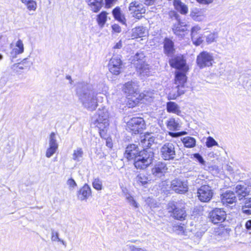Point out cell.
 <instances>
[{"label":"cell","mask_w":251,"mask_h":251,"mask_svg":"<svg viewBox=\"0 0 251 251\" xmlns=\"http://www.w3.org/2000/svg\"><path fill=\"white\" fill-rule=\"evenodd\" d=\"M76 90L84 107L90 111H95L97 107V98L91 85L86 83H79L76 85Z\"/></svg>","instance_id":"1"},{"label":"cell","mask_w":251,"mask_h":251,"mask_svg":"<svg viewBox=\"0 0 251 251\" xmlns=\"http://www.w3.org/2000/svg\"><path fill=\"white\" fill-rule=\"evenodd\" d=\"M93 123L100 132L101 136H105L109 124L108 111L105 108L99 109L93 118Z\"/></svg>","instance_id":"2"},{"label":"cell","mask_w":251,"mask_h":251,"mask_svg":"<svg viewBox=\"0 0 251 251\" xmlns=\"http://www.w3.org/2000/svg\"><path fill=\"white\" fill-rule=\"evenodd\" d=\"M154 155L153 152L144 150L140 152L135 158V167L137 169L143 170L150 166L153 162Z\"/></svg>","instance_id":"3"},{"label":"cell","mask_w":251,"mask_h":251,"mask_svg":"<svg viewBox=\"0 0 251 251\" xmlns=\"http://www.w3.org/2000/svg\"><path fill=\"white\" fill-rule=\"evenodd\" d=\"M168 209L171 216L176 220L183 221L186 218L185 208L181 202H170L168 204Z\"/></svg>","instance_id":"4"},{"label":"cell","mask_w":251,"mask_h":251,"mask_svg":"<svg viewBox=\"0 0 251 251\" xmlns=\"http://www.w3.org/2000/svg\"><path fill=\"white\" fill-rule=\"evenodd\" d=\"M136 70L138 73L144 76H148L150 73V68L148 64L144 60V55L141 54H137L133 59Z\"/></svg>","instance_id":"5"},{"label":"cell","mask_w":251,"mask_h":251,"mask_svg":"<svg viewBox=\"0 0 251 251\" xmlns=\"http://www.w3.org/2000/svg\"><path fill=\"white\" fill-rule=\"evenodd\" d=\"M127 127L132 133L140 134L145 129V122L142 118L136 117L131 119L127 123Z\"/></svg>","instance_id":"6"},{"label":"cell","mask_w":251,"mask_h":251,"mask_svg":"<svg viewBox=\"0 0 251 251\" xmlns=\"http://www.w3.org/2000/svg\"><path fill=\"white\" fill-rule=\"evenodd\" d=\"M169 64L172 68L180 70L181 73L186 72L188 70V66L186 64V59L183 55H178L171 58Z\"/></svg>","instance_id":"7"},{"label":"cell","mask_w":251,"mask_h":251,"mask_svg":"<svg viewBox=\"0 0 251 251\" xmlns=\"http://www.w3.org/2000/svg\"><path fill=\"white\" fill-rule=\"evenodd\" d=\"M213 56L207 52L200 53L197 57V64L200 68L208 67L213 65Z\"/></svg>","instance_id":"8"},{"label":"cell","mask_w":251,"mask_h":251,"mask_svg":"<svg viewBox=\"0 0 251 251\" xmlns=\"http://www.w3.org/2000/svg\"><path fill=\"white\" fill-rule=\"evenodd\" d=\"M129 10L133 17L137 19L143 17L145 14L146 10L142 4L137 2H133L130 4Z\"/></svg>","instance_id":"9"},{"label":"cell","mask_w":251,"mask_h":251,"mask_svg":"<svg viewBox=\"0 0 251 251\" xmlns=\"http://www.w3.org/2000/svg\"><path fill=\"white\" fill-rule=\"evenodd\" d=\"M227 214L222 209L216 208L209 213V218L213 223L217 224L223 223L226 220Z\"/></svg>","instance_id":"10"},{"label":"cell","mask_w":251,"mask_h":251,"mask_svg":"<svg viewBox=\"0 0 251 251\" xmlns=\"http://www.w3.org/2000/svg\"><path fill=\"white\" fill-rule=\"evenodd\" d=\"M123 90L125 94L130 97L132 98L138 95L140 87L136 82L130 81L124 84Z\"/></svg>","instance_id":"11"},{"label":"cell","mask_w":251,"mask_h":251,"mask_svg":"<svg viewBox=\"0 0 251 251\" xmlns=\"http://www.w3.org/2000/svg\"><path fill=\"white\" fill-rule=\"evenodd\" d=\"M171 187L173 190L179 194H185L188 190V185L185 180L176 179L173 180Z\"/></svg>","instance_id":"12"},{"label":"cell","mask_w":251,"mask_h":251,"mask_svg":"<svg viewBox=\"0 0 251 251\" xmlns=\"http://www.w3.org/2000/svg\"><path fill=\"white\" fill-rule=\"evenodd\" d=\"M213 191L212 188L208 185H204L200 188L198 191V197L202 202L207 203L212 199Z\"/></svg>","instance_id":"13"},{"label":"cell","mask_w":251,"mask_h":251,"mask_svg":"<svg viewBox=\"0 0 251 251\" xmlns=\"http://www.w3.org/2000/svg\"><path fill=\"white\" fill-rule=\"evenodd\" d=\"M221 198L223 204L226 207L232 208L236 205L237 198L233 192L227 191L221 195Z\"/></svg>","instance_id":"14"},{"label":"cell","mask_w":251,"mask_h":251,"mask_svg":"<svg viewBox=\"0 0 251 251\" xmlns=\"http://www.w3.org/2000/svg\"><path fill=\"white\" fill-rule=\"evenodd\" d=\"M123 63L118 57L112 58L109 61L108 68L110 72L114 75H118L121 72Z\"/></svg>","instance_id":"15"},{"label":"cell","mask_w":251,"mask_h":251,"mask_svg":"<svg viewBox=\"0 0 251 251\" xmlns=\"http://www.w3.org/2000/svg\"><path fill=\"white\" fill-rule=\"evenodd\" d=\"M161 156L166 160H173L175 156L174 147L171 143H166L161 150Z\"/></svg>","instance_id":"16"},{"label":"cell","mask_w":251,"mask_h":251,"mask_svg":"<svg viewBox=\"0 0 251 251\" xmlns=\"http://www.w3.org/2000/svg\"><path fill=\"white\" fill-rule=\"evenodd\" d=\"M155 141V137L151 133H143L140 137L139 142L142 148L147 150L150 148Z\"/></svg>","instance_id":"17"},{"label":"cell","mask_w":251,"mask_h":251,"mask_svg":"<svg viewBox=\"0 0 251 251\" xmlns=\"http://www.w3.org/2000/svg\"><path fill=\"white\" fill-rule=\"evenodd\" d=\"M172 30L177 36L183 38L188 34V26L184 23L180 22L173 26Z\"/></svg>","instance_id":"18"},{"label":"cell","mask_w":251,"mask_h":251,"mask_svg":"<svg viewBox=\"0 0 251 251\" xmlns=\"http://www.w3.org/2000/svg\"><path fill=\"white\" fill-rule=\"evenodd\" d=\"M49 148L46 152V156L48 158L54 155L57 151L58 148V145L56 140L55 133L52 132L50 135L49 141Z\"/></svg>","instance_id":"19"},{"label":"cell","mask_w":251,"mask_h":251,"mask_svg":"<svg viewBox=\"0 0 251 251\" xmlns=\"http://www.w3.org/2000/svg\"><path fill=\"white\" fill-rule=\"evenodd\" d=\"M139 153L140 150L137 146L135 144H130L126 149L125 156L128 160H131L135 159Z\"/></svg>","instance_id":"20"},{"label":"cell","mask_w":251,"mask_h":251,"mask_svg":"<svg viewBox=\"0 0 251 251\" xmlns=\"http://www.w3.org/2000/svg\"><path fill=\"white\" fill-rule=\"evenodd\" d=\"M201 28L198 26H194L191 30V39L194 44L198 46L203 42V35L199 34Z\"/></svg>","instance_id":"21"},{"label":"cell","mask_w":251,"mask_h":251,"mask_svg":"<svg viewBox=\"0 0 251 251\" xmlns=\"http://www.w3.org/2000/svg\"><path fill=\"white\" fill-rule=\"evenodd\" d=\"M167 170V166L163 162H159L153 167L152 173L156 177L160 178L165 174Z\"/></svg>","instance_id":"22"},{"label":"cell","mask_w":251,"mask_h":251,"mask_svg":"<svg viewBox=\"0 0 251 251\" xmlns=\"http://www.w3.org/2000/svg\"><path fill=\"white\" fill-rule=\"evenodd\" d=\"M164 52L167 57H172L174 55L175 50L174 42L170 39L165 38L164 42Z\"/></svg>","instance_id":"23"},{"label":"cell","mask_w":251,"mask_h":251,"mask_svg":"<svg viewBox=\"0 0 251 251\" xmlns=\"http://www.w3.org/2000/svg\"><path fill=\"white\" fill-rule=\"evenodd\" d=\"M148 34V31L144 26H137L134 28L132 32V36L133 38H138L145 37Z\"/></svg>","instance_id":"24"},{"label":"cell","mask_w":251,"mask_h":251,"mask_svg":"<svg viewBox=\"0 0 251 251\" xmlns=\"http://www.w3.org/2000/svg\"><path fill=\"white\" fill-rule=\"evenodd\" d=\"M91 195V191L89 186L87 184H85L79 190L78 192V194L79 199L82 201L86 200L88 199Z\"/></svg>","instance_id":"25"},{"label":"cell","mask_w":251,"mask_h":251,"mask_svg":"<svg viewBox=\"0 0 251 251\" xmlns=\"http://www.w3.org/2000/svg\"><path fill=\"white\" fill-rule=\"evenodd\" d=\"M236 191L237 196L241 200L246 198L250 193L247 187L243 185H237L236 188Z\"/></svg>","instance_id":"26"},{"label":"cell","mask_w":251,"mask_h":251,"mask_svg":"<svg viewBox=\"0 0 251 251\" xmlns=\"http://www.w3.org/2000/svg\"><path fill=\"white\" fill-rule=\"evenodd\" d=\"M190 15L194 20L197 22H201L203 21L205 17L204 10L202 9L197 8L192 10Z\"/></svg>","instance_id":"27"},{"label":"cell","mask_w":251,"mask_h":251,"mask_svg":"<svg viewBox=\"0 0 251 251\" xmlns=\"http://www.w3.org/2000/svg\"><path fill=\"white\" fill-rule=\"evenodd\" d=\"M30 61L28 59H25L21 62L19 63L16 64L12 66L13 69L18 73H23L26 71L30 68Z\"/></svg>","instance_id":"28"},{"label":"cell","mask_w":251,"mask_h":251,"mask_svg":"<svg viewBox=\"0 0 251 251\" xmlns=\"http://www.w3.org/2000/svg\"><path fill=\"white\" fill-rule=\"evenodd\" d=\"M188 81V77L185 74L178 72L175 78V83L179 87H184Z\"/></svg>","instance_id":"29"},{"label":"cell","mask_w":251,"mask_h":251,"mask_svg":"<svg viewBox=\"0 0 251 251\" xmlns=\"http://www.w3.org/2000/svg\"><path fill=\"white\" fill-rule=\"evenodd\" d=\"M167 126L168 129L172 131H176L181 127V123L179 120L175 118H170L167 122Z\"/></svg>","instance_id":"30"},{"label":"cell","mask_w":251,"mask_h":251,"mask_svg":"<svg viewBox=\"0 0 251 251\" xmlns=\"http://www.w3.org/2000/svg\"><path fill=\"white\" fill-rule=\"evenodd\" d=\"M175 9L181 14L185 15L188 13V6L180 1H175L173 2Z\"/></svg>","instance_id":"31"},{"label":"cell","mask_w":251,"mask_h":251,"mask_svg":"<svg viewBox=\"0 0 251 251\" xmlns=\"http://www.w3.org/2000/svg\"><path fill=\"white\" fill-rule=\"evenodd\" d=\"M113 16L116 20L124 25H126V21L123 13L119 7H116L112 11Z\"/></svg>","instance_id":"32"},{"label":"cell","mask_w":251,"mask_h":251,"mask_svg":"<svg viewBox=\"0 0 251 251\" xmlns=\"http://www.w3.org/2000/svg\"><path fill=\"white\" fill-rule=\"evenodd\" d=\"M87 2L92 10L94 12H98L103 5L102 1H88Z\"/></svg>","instance_id":"33"},{"label":"cell","mask_w":251,"mask_h":251,"mask_svg":"<svg viewBox=\"0 0 251 251\" xmlns=\"http://www.w3.org/2000/svg\"><path fill=\"white\" fill-rule=\"evenodd\" d=\"M167 111L169 113H175L178 115H179L180 113V110L177 104L172 102H170L167 103Z\"/></svg>","instance_id":"34"},{"label":"cell","mask_w":251,"mask_h":251,"mask_svg":"<svg viewBox=\"0 0 251 251\" xmlns=\"http://www.w3.org/2000/svg\"><path fill=\"white\" fill-rule=\"evenodd\" d=\"M24 45H23V42L22 40H19L16 44L15 47L13 50L12 55H18L21 54L24 52Z\"/></svg>","instance_id":"35"},{"label":"cell","mask_w":251,"mask_h":251,"mask_svg":"<svg viewBox=\"0 0 251 251\" xmlns=\"http://www.w3.org/2000/svg\"><path fill=\"white\" fill-rule=\"evenodd\" d=\"M184 145L187 148H193L196 145V141L191 137H186L181 140Z\"/></svg>","instance_id":"36"},{"label":"cell","mask_w":251,"mask_h":251,"mask_svg":"<svg viewBox=\"0 0 251 251\" xmlns=\"http://www.w3.org/2000/svg\"><path fill=\"white\" fill-rule=\"evenodd\" d=\"M107 12L106 11H103L102 13H100L97 16V22L98 23L99 25L101 27H102L105 25L107 20Z\"/></svg>","instance_id":"37"},{"label":"cell","mask_w":251,"mask_h":251,"mask_svg":"<svg viewBox=\"0 0 251 251\" xmlns=\"http://www.w3.org/2000/svg\"><path fill=\"white\" fill-rule=\"evenodd\" d=\"M21 2L26 6L29 10L35 11L37 7L36 2L34 1H21Z\"/></svg>","instance_id":"38"},{"label":"cell","mask_w":251,"mask_h":251,"mask_svg":"<svg viewBox=\"0 0 251 251\" xmlns=\"http://www.w3.org/2000/svg\"><path fill=\"white\" fill-rule=\"evenodd\" d=\"M123 191L125 194V196L126 197L127 199L128 200V201H129V203L135 208H138V205H137L135 199H133V197L129 193V192L127 191L126 189L124 188L123 189Z\"/></svg>","instance_id":"39"},{"label":"cell","mask_w":251,"mask_h":251,"mask_svg":"<svg viewBox=\"0 0 251 251\" xmlns=\"http://www.w3.org/2000/svg\"><path fill=\"white\" fill-rule=\"evenodd\" d=\"M251 198H249L247 200L246 202H245L244 206H243V213L247 215H251Z\"/></svg>","instance_id":"40"},{"label":"cell","mask_w":251,"mask_h":251,"mask_svg":"<svg viewBox=\"0 0 251 251\" xmlns=\"http://www.w3.org/2000/svg\"><path fill=\"white\" fill-rule=\"evenodd\" d=\"M83 155V151L82 150V149L81 148H78L74 152L73 158L75 160L78 161L82 158Z\"/></svg>","instance_id":"41"},{"label":"cell","mask_w":251,"mask_h":251,"mask_svg":"<svg viewBox=\"0 0 251 251\" xmlns=\"http://www.w3.org/2000/svg\"><path fill=\"white\" fill-rule=\"evenodd\" d=\"M217 38L218 33L216 31H214V32L210 34L207 36L206 40H207V42H208V43H213V42L216 41Z\"/></svg>","instance_id":"42"},{"label":"cell","mask_w":251,"mask_h":251,"mask_svg":"<svg viewBox=\"0 0 251 251\" xmlns=\"http://www.w3.org/2000/svg\"><path fill=\"white\" fill-rule=\"evenodd\" d=\"M93 188L97 190H101L102 189V184L101 180L98 179L95 180L93 183Z\"/></svg>","instance_id":"43"},{"label":"cell","mask_w":251,"mask_h":251,"mask_svg":"<svg viewBox=\"0 0 251 251\" xmlns=\"http://www.w3.org/2000/svg\"><path fill=\"white\" fill-rule=\"evenodd\" d=\"M52 240L53 241H58L60 242L62 244H63L64 245H65V243L64 242V241L61 240V239L59 238V234L57 232H55V231H53L52 233Z\"/></svg>","instance_id":"44"},{"label":"cell","mask_w":251,"mask_h":251,"mask_svg":"<svg viewBox=\"0 0 251 251\" xmlns=\"http://www.w3.org/2000/svg\"><path fill=\"white\" fill-rule=\"evenodd\" d=\"M217 145V144L216 143V141L212 137H209L207 139L206 145L208 148H210V147Z\"/></svg>","instance_id":"45"},{"label":"cell","mask_w":251,"mask_h":251,"mask_svg":"<svg viewBox=\"0 0 251 251\" xmlns=\"http://www.w3.org/2000/svg\"><path fill=\"white\" fill-rule=\"evenodd\" d=\"M170 17L172 18V19H175L176 20L178 21V23H180V22H181V20H180V16L178 14V13H176L175 11H171L170 12Z\"/></svg>","instance_id":"46"},{"label":"cell","mask_w":251,"mask_h":251,"mask_svg":"<svg viewBox=\"0 0 251 251\" xmlns=\"http://www.w3.org/2000/svg\"><path fill=\"white\" fill-rule=\"evenodd\" d=\"M67 184L68 185L69 187L71 188H76V186H77V184L75 183V181H74V180L72 179H70L68 180Z\"/></svg>","instance_id":"47"},{"label":"cell","mask_w":251,"mask_h":251,"mask_svg":"<svg viewBox=\"0 0 251 251\" xmlns=\"http://www.w3.org/2000/svg\"><path fill=\"white\" fill-rule=\"evenodd\" d=\"M115 1H110V0H107L106 1V7L107 9L111 8V6H113L114 2H115Z\"/></svg>","instance_id":"48"},{"label":"cell","mask_w":251,"mask_h":251,"mask_svg":"<svg viewBox=\"0 0 251 251\" xmlns=\"http://www.w3.org/2000/svg\"><path fill=\"white\" fill-rule=\"evenodd\" d=\"M112 28L113 29V30H114L115 32H116V33H120V31L121 30V29L120 26H119V25H117V24H114V25H113L112 26Z\"/></svg>","instance_id":"49"},{"label":"cell","mask_w":251,"mask_h":251,"mask_svg":"<svg viewBox=\"0 0 251 251\" xmlns=\"http://www.w3.org/2000/svg\"><path fill=\"white\" fill-rule=\"evenodd\" d=\"M106 145L108 148H111V149H112L113 147V143H112V141L111 137H108L107 138L106 141Z\"/></svg>","instance_id":"50"},{"label":"cell","mask_w":251,"mask_h":251,"mask_svg":"<svg viewBox=\"0 0 251 251\" xmlns=\"http://www.w3.org/2000/svg\"><path fill=\"white\" fill-rule=\"evenodd\" d=\"M175 228L176 229V231L177 232H180V234H184V228L181 227V226H176Z\"/></svg>","instance_id":"51"},{"label":"cell","mask_w":251,"mask_h":251,"mask_svg":"<svg viewBox=\"0 0 251 251\" xmlns=\"http://www.w3.org/2000/svg\"><path fill=\"white\" fill-rule=\"evenodd\" d=\"M138 180H139L140 183L141 184H142V185H145V184H146L147 182H148V181H147L146 179H144L143 177H140V176L138 177Z\"/></svg>","instance_id":"52"},{"label":"cell","mask_w":251,"mask_h":251,"mask_svg":"<svg viewBox=\"0 0 251 251\" xmlns=\"http://www.w3.org/2000/svg\"><path fill=\"white\" fill-rule=\"evenodd\" d=\"M194 156L195 157H196L197 160H198L199 161L201 164H204V161L203 159H202V157H201V156L199 155V154H195Z\"/></svg>","instance_id":"53"},{"label":"cell","mask_w":251,"mask_h":251,"mask_svg":"<svg viewBox=\"0 0 251 251\" xmlns=\"http://www.w3.org/2000/svg\"><path fill=\"white\" fill-rule=\"evenodd\" d=\"M197 2L200 4H203V5H208L213 2L211 1H197Z\"/></svg>","instance_id":"54"},{"label":"cell","mask_w":251,"mask_h":251,"mask_svg":"<svg viewBox=\"0 0 251 251\" xmlns=\"http://www.w3.org/2000/svg\"><path fill=\"white\" fill-rule=\"evenodd\" d=\"M186 132H180V133H170V135H171L173 137H178V136H181V135H184V134H186Z\"/></svg>","instance_id":"55"},{"label":"cell","mask_w":251,"mask_h":251,"mask_svg":"<svg viewBox=\"0 0 251 251\" xmlns=\"http://www.w3.org/2000/svg\"><path fill=\"white\" fill-rule=\"evenodd\" d=\"M130 249L132 251H145L143 249L138 248L132 246L130 247Z\"/></svg>","instance_id":"56"},{"label":"cell","mask_w":251,"mask_h":251,"mask_svg":"<svg viewBox=\"0 0 251 251\" xmlns=\"http://www.w3.org/2000/svg\"><path fill=\"white\" fill-rule=\"evenodd\" d=\"M154 2H155V1H144L145 4H146V5H148V6H150V5H153Z\"/></svg>","instance_id":"57"},{"label":"cell","mask_w":251,"mask_h":251,"mask_svg":"<svg viewBox=\"0 0 251 251\" xmlns=\"http://www.w3.org/2000/svg\"><path fill=\"white\" fill-rule=\"evenodd\" d=\"M122 46V42L120 41L118 42V43L116 45V46L114 47V49H120Z\"/></svg>","instance_id":"58"},{"label":"cell","mask_w":251,"mask_h":251,"mask_svg":"<svg viewBox=\"0 0 251 251\" xmlns=\"http://www.w3.org/2000/svg\"><path fill=\"white\" fill-rule=\"evenodd\" d=\"M246 228L247 229H250V228H251V221L250 220L248 221L247 223L246 224Z\"/></svg>","instance_id":"59"},{"label":"cell","mask_w":251,"mask_h":251,"mask_svg":"<svg viewBox=\"0 0 251 251\" xmlns=\"http://www.w3.org/2000/svg\"><path fill=\"white\" fill-rule=\"evenodd\" d=\"M2 58H3L2 55L1 54H0V60H2Z\"/></svg>","instance_id":"60"}]
</instances>
